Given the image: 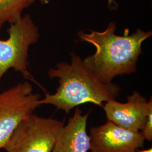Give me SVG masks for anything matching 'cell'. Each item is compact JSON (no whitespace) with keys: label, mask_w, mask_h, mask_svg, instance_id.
Instances as JSON below:
<instances>
[{"label":"cell","mask_w":152,"mask_h":152,"mask_svg":"<svg viewBox=\"0 0 152 152\" xmlns=\"http://www.w3.org/2000/svg\"><path fill=\"white\" fill-rule=\"evenodd\" d=\"M38 1L42 5H46L49 3V0H38Z\"/></svg>","instance_id":"obj_13"},{"label":"cell","mask_w":152,"mask_h":152,"mask_svg":"<svg viewBox=\"0 0 152 152\" xmlns=\"http://www.w3.org/2000/svg\"><path fill=\"white\" fill-rule=\"evenodd\" d=\"M141 134L145 140H152V109H151L147 115V120L141 131Z\"/></svg>","instance_id":"obj_10"},{"label":"cell","mask_w":152,"mask_h":152,"mask_svg":"<svg viewBox=\"0 0 152 152\" xmlns=\"http://www.w3.org/2000/svg\"><path fill=\"white\" fill-rule=\"evenodd\" d=\"M115 23L112 22L102 32L80 31L77 34L81 40L95 47V53L85 58L83 61L105 83L112 82L117 76L135 73L142 44L152 35L151 31L141 29L130 34L127 29L124 35L120 36L115 33Z\"/></svg>","instance_id":"obj_1"},{"label":"cell","mask_w":152,"mask_h":152,"mask_svg":"<svg viewBox=\"0 0 152 152\" xmlns=\"http://www.w3.org/2000/svg\"><path fill=\"white\" fill-rule=\"evenodd\" d=\"M135 152H152V148H149L148 149H142V150H139L138 149L137 151H136Z\"/></svg>","instance_id":"obj_12"},{"label":"cell","mask_w":152,"mask_h":152,"mask_svg":"<svg viewBox=\"0 0 152 152\" xmlns=\"http://www.w3.org/2000/svg\"><path fill=\"white\" fill-rule=\"evenodd\" d=\"M71 63L60 62L50 69L48 76L58 80L59 87L54 94L45 92V97L39 100V105H52L68 113L83 104L103 107L104 103L119 96L121 88L117 84L102 81L78 55L71 53Z\"/></svg>","instance_id":"obj_2"},{"label":"cell","mask_w":152,"mask_h":152,"mask_svg":"<svg viewBox=\"0 0 152 152\" xmlns=\"http://www.w3.org/2000/svg\"><path fill=\"white\" fill-rule=\"evenodd\" d=\"M90 113L83 114L81 109H76L67 124L60 129L51 152H88L90 151V139L87 132V120Z\"/></svg>","instance_id":"obj_8"},{"label":"cell","mask_w":152,"mask_h":152,"mask_svg":"<svg viewBox=\"0 0 152 152\" xmlns=\"http://www.w3.org/2000/svg\"><path fill=\"white\" fill-rule=\"evenodd\" d=\"M35 0H0V31L6 24L14 23L22 18V13Z\"/></svg>","instance_id":"obj_9"},{"label":"cell","mask_w":152,"mask_h":152,"mask_svg":"<svg viewBox=\"0 0 152 152\" xmlns=\"http://www.w3.org/2000/svg\"><path fill=\"white\" fill-rule=\"evenodd\" d=\"M40 99L27 81L0 93V151L19 124L39 106Z\"/></svg>","instance_id":"obj_5"},{"label":"cell","mask_w":152,"mask_h":152,"mask_svg":"<svg viewBox=\"0 0 152 152\" xmlns=\"http://www.w3.org/2000/svg\"><path fill=\"white\" fill-rule=\"evenodd\" d=\"M107 120L126 130L140 131L152 109V100L149 101L137 91L127 96L126 103L109 100L103 106Z\"/></svg>","instance_id":"obj_7"},{"label":"cell","mask_w":152,"mask_h":152,"mask_svg":"<svg viewBox=\"0 0 152 152\" xmlns=\"http://www.w3.org/2000/svg\"><path fill=\"white\" fill-rule=\"evenodd\" d=\"M63 122L31 114L14 131L4 149L7 152H51Z\"/></svg>","instance_id":"obj_4"},{"label":"cell","mask_w":152,"mask_h":152,"mask_svg":"<svg viewBox=\"0 0 152 152\" xmlns=\"http://www.w3.org/2000/svg\"><path fill=\"white\" fill-rule=\"evenodd\" d=\"M109 7H113V9H115L117 7V4L115 0H108Z\"/></svg>","instance_id":"obj_11"},{"label":"cell","mask_w":152,"mask_h":152,"mask_svg":"<svg viewBox=\"0 0 152 152\" xmlns=\"http://www.w3.org/2000/svg\"><path fill=\"white\" fill-rule=\"evenodd\" d=\"M7 31V38L0 39V81L7 71L13 69L46 92L28 69L29 49L38 42L40 37L31 16L29 14L22 16L18 21L10 24Z\"/></svg>","instance_id":"obj_3"},{"label":"cell","mask_w":152,"mask_h":152,"mask_svg":"<svg viewBox=\"0 0 152 152\" xmlns=\"http://www.w3.org/2000/svg\"><path fill=\"white\" fill-rule=\"evenodd\" d=\"M88 136L91 152H135L145 140L141 131L126 130L109 120L91 127Z\"/></svg>","instance_id":"obj_6"}]
</instances>
